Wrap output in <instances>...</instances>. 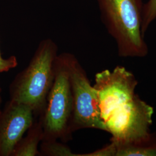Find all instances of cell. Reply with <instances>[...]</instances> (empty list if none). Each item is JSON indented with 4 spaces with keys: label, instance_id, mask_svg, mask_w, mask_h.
Here are the masks:
<instances>
[{
    "label": "cell",
    "instance_id": "obj_9",
    "mask_svg": "<svg viewBox=\"0 0 156 156\" xmlns=\"http://www.w3.org/2000/svg\"><path fill=\"white\" fill-rule=\"evenodd\" d=\"M40 155L49 156H76L67 145L57 140H42Z\"/></svg>",
    "mask_w": 156,
    "mask_h": 156
},
{
    "label": "cell",
    "instance_id": "obj_8",
    "mask_svg": "<svg viewBox=\"0 0 156 156\" xmlns=\"http://www.w3.org/2000/svg\"><path fill=\"white\" fill-rule=\"evenodd\" d=\"M44 136L41 122H34L27 130V134L23 137L16 146L12 156H36L40 155L38 151L39 142Z\"/></svg>",
    "mask_w": 156,
    "mask_h": 156
},
{
    "label": "cell",
    "instance_id": "obj_2",
    "mask_svg": "<svg viewBox=\"0 0 156 156\" xmlns=\"http://www.w3.org/2000/svg\"><path fill=\"white\" fill-rule=\"evenodd\" d=\"M101 20L120 57L143 58L149 48L142 33V0H96Z\"/></svg>",
    "mask_w": 156,
    "mask_h": 156
},
{
    "label": "cell",
    "instance_id": "obj_5",
    "mask_svg": "<svg viewBox=\"0 0 156 156\" xmlns=\"http://www.w3.org/2000/svg\"><path fill=\"white\" fill-rule=\"evenodd\" d=\"M62 54L69 73L73 93V133L83 128L106 131L101 117L97 90L91 86L87 73L76 57L69 53Z\"/></svg>",
    "mask_w": 156,
    "mask_h": 156
},
{
    "label": "cell",
    "instance_id": "obj_1",
    "mask_svg": "<svg viewBox=\"0 0 156 156\" xmlns=\"http://www.w3.org/2000/svg\"><path fill=\"white\" fill-rule=\"evenodd\" d=\"M138 84L134 74L120 66L95 76L101 117L111 134V141L116 144L140 140L151 133L154 109L136 93Z\"/></svg>",
    "mask_w": 156,
    "mask_h": 156
},
{
    "label": "cell",
    "instance_id": "obj_6",
    "mask_svg": "<svg viewBox=\"0 0 156 156\" xmlns=\"http://www.w3.org/2000/svg\"><path fill=\"white\" fill-rule=\"evenodd\" d=\"M29 106L10 100L0 113V156H11L14 149L34 123Z\"/></svg>",
    "mask_w": 156,
    "mask_h": 156
},
{
    "label": "cell",
    "instance_id": "obj_14",
    "mask_svg": "<svg viewBox=\"0 0 156 156\" xmlns=\"http://www.w3.org/2000/svg\"><path fill=\"white\" fill-rule=\"evenodd\" d=\"M1 110H0V113H1Z\"/></svg>",
    "mask_w": 156,
    "mask_h": 156
},
{
    "label": "cell",
    "instance_id": "obj_13",
    "mask_svg": "<svg viewBox=\"0 0 156 156\" xmlns=\"http://www.w3.org/2000/svg\"><path fill=\"white\" fill-rule=\"evenodd\" d=\"M1 87H0V105H1V101H2V100H1Z\"/></svg>",
    "mask_w": 156,
    "mask_h": 156
},
{
    "label": "cell",
    "instance_id": "obj_12",
    "mask_svg": "<svg viewBox=\"0 0 156 156\" xmlns=\"http://www.w3.org/2000/svg\"><path fill=\"white\" fill-rule=\"evenodd\" d=\"M17 66V60L15 56H12L8 58H3L0 52V73L7 72Z\"/></svg>",
    "mask_w": 156,
    "mask_h": 156
},
{
    "label": "cell",
    "instance_id": "obj_4",
    "mask_svg": "<svg viewBox=\"0 0 156 156\" xmlns=\"http://www.w3.org/2000/svg\"><path fill=\"white\" fill-rule=\"evenodd\" d=\"M73 115V93L69 76L62 53L56 57L53 83L39 119L44 132L42 140H60L67 142L71 140Z\"/></svg>",
    "mask_w": 156,
    "mask_h": 156
},
{
    "label": "cell",
    "instance_id": "obj_10",
    "mask_svg": "<svg viewBox=\"0 0 156 156\" xmlns=\"http://www.w3.org/2000/svg\"><path fill=\"white\" fill-rule=\"evenodd\" d=\"M156 19V0H149L143 6L141 31L144 37L151 23Z\"/></svg>",
    "mask_w": 156,
    "mask_h": 156
},
{
    "label": "cell",
    "instance_id": "obj_11",
    "mask_svg": "<svg viewBox=\"0 0 156 156\" xmlns=\"http://www.w3.org/2000/svg\"><path fill=\"white\" fill-rule=\"evenodd\" d=\"M116 146L113 142L111 141V144L105 146L100 149L87 154H76V156H116Z\"/></svg>",
    "mask_w": 156,
    "mask_h": 156
},
{
    "label": "cell",
    "instance_id": "obj_7",
    "mask_svg": "<svg viewBox=\"0 0 156 156\" xmlns=\"http://www.w3.org/2000/svg\"><path fill=\"white\" fill-rule=\"evenodd\" d=\"M114 143L116 146V156H156V132L132 142Z\"/></svg>",
    "mask_w": 156,
    "mask_h": 156
},
{
    "label": "cell",
    "instance_id": "obj_3",
    "mask_svg": "<svg viewBox=\"0 0 156 156\" xmlns=\"http://www.w3.org/2000/svg\"><path fill=\"white\" fill-rule=\"evenodd\" d=\"M57 50L52 39L40 42L28 66L12 83L10 100L30 107L34 114H42L54 79Z\"/></svg>",
    "mask_w": 156,
    "mask_h": 156
}]
</instances>
